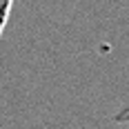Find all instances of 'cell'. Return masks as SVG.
I'll return each mask as SVG.
<instances>
[{
  "label": "cell",
  "mask_w": 129,
  "mask_h": 129,
  "mask_svg": "<svg viewBox=\"0 0 129 129\" xmlns=\"http://www.w3.org/2000/svg\"><path fill=\"white\" fill-rule=\"evenodd\" d=\"M16 0H0V38H2V31L9 22V13H11V7Z\"/></svg>",
  "instance_id": "1"
}]
</instances>
